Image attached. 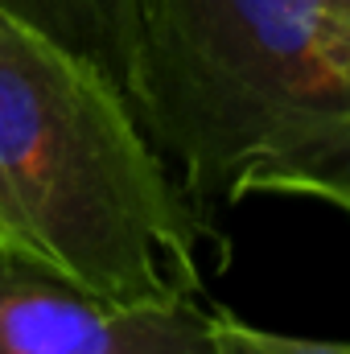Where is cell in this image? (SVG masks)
<instances>
[{"mask_svg": "<svg viewBox=\"0 0 350 354\" xmlns=\"http://www.w3.org/2000/svg\"><path fill=\"white\" fill-rule=\"evenodd\" d=\"M214 317V334H219V351L223 354H350V342H322V338H293V334H276L252 326L227 309H210Z\"/></svg>", "mask_w": 350, "mask_h": 354, "instance_id": "5b68a950", "label": "cell"}, {"mask_svg": "<svg viewBox=\"0 0 350 354\" xmlns=\"http://www.w3.org/2000/svg\"><path fill=\"white\" fill-rule=\"evenodd\" d=\"M202 239L124 91L0 8V248L116 305H181Z\"/></svg>", "mask_w": 350, "mask_h": 354, "instance_id": "7a4b0ae2", "label": "cell"}, {"mask_svg": "<svg viewBox=\"0 0 350 354\" xmlns=\"http://www.w3.org/2000/svg\"><path fill=\"white\" fill-rule=\"evenodd\" d=\"M4 12L95 62L124 91L128 71V0H0Z\"/></svg>", "mask_w": 350, "mask_h": 354, "instance_id": "277c9868", "label": "cell"}, {"mask_svg": "<svg viewBox=\"0 0 350 354\" xmlns=\"http://www.w3.org/2000/svg\"><path fill=\"white\" fill-rule=\"evenodd\" d=\"M317 17H322L330 41L350 58V0H317Z\"/></svg>", "mask_w": 350, "mask_h": 354, "instance_id": "8992f818", "label": "cell"}, {"mask_svg": "<svg viewBox=\"0 0 350 354\" xmlns=\"http://www.w3.org/2000/svg\"><path fill=\"white\" fill-rule=\"evenodd\" d=\"M0 354H223L210 309L116 305L0 248Z\"/></svg>", "mask_w": 350, "mask_h": 354, "instance_id": "3957f363", "label": "cell"}, {"mask_svg": "<svg viewBox=\"0 0 350 354\" xmlns=\"http://www.w3.org/2000/svg\"><path fill=\"white\" fill-rule=\"evenodd\" d=\"M124 99L198 214L256 194L350 214V58L317 0H128Z\"/></svg>", "mask_w": 350, "mask_h": 354, "instance_id": "6da1fadb", "label": "cell"}]
</instances>
